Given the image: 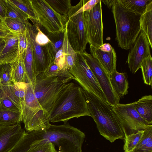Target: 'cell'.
<instances>
[{
    "label": "cell",
    "instance_id": "cell-1",
    "mask_svg": "<svg viewBox=\"0 0 152 152\" xmlns=\"http://www.w3.org/2000/svg\"><path fill=\"white\" fill-rule=\"evenodd\" d=\"M85 137L84 132L68 122L60 125L50 124L47 128L26 132L12 152H27L33 143L41 140L48 141L58 147V152H82Z\"/></svg>",
    "mask_w": 152,
    "mask_h": 152
},
{
    "label": "cell",
    "instance_id": "cell-2",
    "mask_svg": "<svg viewBox=\"0 0 152 152\" xmlns=\"http://www.w3.org/2000/svg\"><path fill=\"white\" fill-rule=\"evenodd\" d=\"M49 114L50 121L52 123L91 116L83 89L74 83H66Z\"/></svg>",
    "mask_w": 152,
    "mask_h": 152
},
{
    "label": "cell",
    "instance_id": "cell-3",
    "mask_svg": "<svg viewBox=\"0 0 152 152\" xmlns=\"http://www.w3.org/2000/svg\"><path fill=\"white\" fill-rule=\"evenodd\" d=\"M83 90L91 116L100 134L111 142L118 139H124V131L113 107L107 102Z\"/></svg>",
    "mask_w": 152,
    "mask_h": 152
},
{
    "label": "cell",
    "instance_id": "cell-4",
    "mask_svg": "<svg viewBox=\"0 0 152 152\" xmlns=\"http://www.w3.org/2000/svg\"><path fill=\"white\" fill-rule=\"evenodd\" d=\"M116 26V39L119 47L128 50L141 31V15L124 8L118 1L112 7Z\"/></svg>",
    "mask_w": 152,
    "mask_h": 152
},
{
    "label": "cell",
    "instance_id": "cell-5",
    "mask_svg": "<svg viewBox=\"0 0 152 152\" xmlns=\"http://www.w3.org/2000/svg\"><path fill=\"white\" fill-rule=\"evenodd\" d=\"M22 111L23 121L28 132L45 129L50 124L49 114L36 97L32 82L26 83Z\"/></svg>",
    "mask_w": 152,
    "mask_h": 152
},
{
    "label": "cell",
    "instance_id": "cell-6",
    "mask_svg": "<svg viewBox=\"0 0 152 152\" xmlns=\"http://www.w3.org/2000/svg\"><path fill=\"white\" fill-rule=\"evenodd\" d=\"M40 27L47 37L54 36L63 33L68 16L56 12L46 0H30Z\"/></svg>",
    "mask_w": 152,
    "mask_h": 152
},
{
    "label": "cell",
    "instance_id": "cell-7",
    "mask_svg": "<svg viewBox=\"0 0 152 152\" xmlns=\"http://www.w3.org/2000/svg\"><path fill=\"white\" fill-rule=\"evenodd\" d=\"M32 83L37 99L43 109L49 113L66 83L57 77H46L39 74Z\"/></svg>",
    "mask_w": 152,
    "mask_h": 152
},
{
    "label": "cell",
    "instance_id": "cell-8",
    "mask_svg": "<svg viewBox=\"0 0 152 152\" xmlns=\"http://www.w3.org/2000/svg\"><path fill=\"white\" fill-rule=\"evenodd\" d=\"M82 3L81 0L76 5L71 6L67 13L68 20L66 23L69 44L76 53H80L86 50L88 43L84 26L83 12H79Z\"/></svg>",
    "mask_w": 152,
    "mask_h": 152
},
{
    "label": "cell",
    "instance_id": "cell-9",
    "mask_svg": "<svg viewBox=\"0 0 152 152\" xmlns=\"http://www.w3.org/2000/svg\"><path fill=\"white\" fill-rule=\"evenodd\" d=\"M69 71L83 89L107 102L104 93L82 53H77L74 66Z\"/></svg>",
    "mask_w": 152,
    "mask_h": 152
},
{
    "label": "cell",
    "instance_id": "cell-10",
    "mask_svg": "<svg viewBox=\"0 0 152 152\" xmlns=\"http://www.w3.org/2000/svg\"><path fill=\"white\" fill-rule=\"evenodd\" d=\"M134 102L118 103L113 107L122 126L125 137L144 130L149 125L139 114L134 107Z\"/></svg>",
    "mask_w": 152,
    "mask_h": 152
},
{
    "label": "cell",
    "instance_id": "cell-11",
    "mask_svg": "<svg viewBox=\"0 0 152 152\" xmlns=\"http://www.w3.org/2000/svg\"><path fill=\"white\" fill-rule=\"evenodd\" d=\"M85 32L89 44L99 47L103 44L101 0L91 10L83 12Z\"/></svg>",
    "mask_w": 152,
    "mask_h": 152
},
{
    "label": "cell",
    "instance_id": "cell-12",
    "mask_svg": "<svg viewBox=\"0 0 152 152\" xmlns=\"http://www.w3.org/2000/svg\"><path fill=\"white\" fill-rule=\"evenodd\" d=\"M82 54L104 93L107 102L112 107L119 103L120 98L115 94L112 87L110 75L98 61L91 54L87 53L86 50Z\"/></svg>",
    "mask_w": 152,
    "mask_h": 152
},
{
    "label": "cell",
    "instance_id": "cell-13",
    "mask_svg": "<svg viewBox=\"0 0 152 152\" xmlns=\"http://www.w3.org/2000/svg\"><path fill=\"white\" fill-rule=\"evenodd\" d=\"M26 30L30 39L34 57V64L36 76L42 74L53 61L48 45L41 46L35 40L37 31L36 26L32 25L28 20L26 22Z\"/></svg>",
    "mask_w": 152,
    "mask_h": 152
},
{
    "label": "cell",
    "instance_id": "cell-14",
    "mask_svg": "<svg viewBox=\"0 0 152 152\" xmlns=\"http://www.w3.org/2000/svg\"><path fill=\"white\" fill-rule=\"evenodd\" d=\"M129 50L127 62L130 71L135 74L140 68L142 61L151 55L148 39L141 30Z\"/></svg>",
    "mask_w": 152,
    "mask_h": 152
},
{
    "label": "cell",
    "instance_id": "cell-15",
    "mask_svg": "<svg viewBox=\"0 0 152 152\" xmlns=\"http://www.w3.org/2000/svg\"><path fill=\"white\" fill-rule=\"evenodd\" d=\"M26 133L20 123L11 126H0V152H11Z\"/></svg>",
    "mask_w": 152,
    "mask_h": 152
},
{
    "label": "cell",
    "instance_id": "cell-16",
    "mask_svg": "<svg viewBox=\"0 0 152 152\" xmlns=\"http://www.w3.org/2000/svg\"><path fill=\"white\" fill-rule=\"evenodd\" d=\"M89 46L91 54L98 61L110 75L116 70V53L110 44H103L99 47L89 44Z\"/></svg>",
    "mask_w": 152,
    "mask_h": 152
},
{
    "label": "cell",
    "instance_id": "cell-17",
    "mask_svg": "<svg viewBox=\"0 0 152 152\" xmlns=\"http://www.w3.org/2000/svg\"><path fill=\"white\" fill-rule=\"evenodd\" d=\"M5 46L0 55V64H11L18 55V34L11 32L4 38Z\"/></svg>",
    "mask_w": 152,
    "mask_h": 152
},
{
    "label": "cell",
    "instance_id": "cell-18",
    "mask_svg": "<svg viewBox=\"0 0 152 152\" xmlns=\"http://www.w3.org/2000/svg\"><path fill=\"white\" fill-rule=\"evenodd\" d=\"M26 85V83L22 82L12 83L8 85L0 84V90L22 111Z\"/></svg>",
    "mask_w": 152,
    "mask_h": 152
},
{
    "label": "cell",
    "instance_id": "cell-19",
    "mask_svg": "<svg viewBox=\"0 0 152 152\" xmlns=\"http://www.w3.org/2000/svg\"><path fill=\"white\" fill-rule=\"evenodd\" d=\"M110 79L114 92L119 98L127 94L129 83L125 73L116 70L110 75Z\"/></svg>",
    "mask_w": 152,
    "mask_h": 152
},
{
    "label": "cell",
    "instance_id": "cell-20",
    "mask_svg": "<svg viewBox=\"0 0 152 152\" xmlns=\"http://www.w3.org/2000/svg\"><path fill=\"white\" fill-rule=\"evenodd\" d=\"M134 107L140 116L149 124H152V96L145 95L134 102Z\"/></svg>",
    "mask_w": 152,
    "mask_h": 152
},
{
    "label": "cell",
    "instance_id": "cell-21",
    "mask_svg": "<svg viewBox=\"0 0 152 152\" xmlns=\"http://www.w3.org/2000/svg\"><path fill=\"white\" fill-rule=\"evenodd\" d=\"M24 56H18L16 59L10 64L12 83H29L24 63Z\"/></svg>",
    "mask_w": 152,
    "mask_h": 152
},
{
    "label": "cell",
    "instance_id": "cell-22",
    "mask_svg": "<svg viewBox=\"0 0 152 152\" xmlns=\"http://www.w3.org/2000/svg\"><path fill=\"white\" fill-rule=\"evenodd\" d=\"M27 47L24 58V63L27 76L29 83L34 82L36 75L34 64V57L30 39L26 30Z\"/></svg>",
    "mask_w": 152,
    "mask_h": 152
},
{
    "label": "cell",
    "instance_id": "cell-23",
    "mask_svg": "<svg viewBox=\"0 0 152 152\" xmlns=\"http://www.w3.org/2000/svg\"><path fill=\"white\" fill-rule=\"evenodd\" d=\"M141 29L146 35L150 48H152V1L147 6L140 19Z\"/></svg>",
    "mask_w": 152,
    "mask_h": 152
},
{
    "label": "cell",
    "instance_id": "cell-24",
    "mask_svg": "<svg viewBox=\"0 0 152 152\" xmlns=\"http://www.w3.org/2000/svg\"><path fill=\"white\" fill-rule=\"evenodd\" d=\"M23 121L22 113L11 111L0 105V126H11Z\"/></svg>",
    "mask_w": 152,
    "mask_h": 152
},
{
    "label": "cell",
    "instance_id": "cell-25",
    "mask_svg": "<svg viewBox=\"0 0 152 152\" xmlns=\"http://www.w3.org/2000/svg\"><path fill=\"white\" fill-rule=\"evenodd\" d=\"M133 152H152V125L144 130L142 136Z\"/></svg>",
    "mask_w": 152,
    "mask_h": 152
},
{
    "label": "cell",
    "instance_id": "cell-26",
    "mask_svg": "<svg viewBox=\"0 0 152 152\" xmlns=\"http://www.w3.org/2000/svg\"><path fill=\"white\" fill-rule=\"evenodd\" d=\"M152 0H118L125 8L136 14L141 15L145 12Z\"/></svg>",
    "mask_w": 152,
    "mask_h": 152
},
{
    "label": "cell",
    "instance_id": "cell-27",
    "mask_svg": "<svg viewBox=\"0 0 152 152\" xmlns=\"http://www.w3.org/2000/svg\"><path fill=\"white\" fill-rule=\"evenodd\" d=\"M7 9L6 18H10L19 20L26 23L29 19L28 16L21 10L10 0H6Z\"/></svg>",
    "mask_w": 152,
    "mask_h": 152
},
{
    "label": "cell",
    "instance_id": "cell-28",
    "mask_svg": "<svg viewBox=\"0 0 152 152\" xmlns=\"http://www.w3.org/2000/svg\"><path fill=\"white\" fill-rule=\"evenodd\" d=\"M10 1L28 16L29 19L32 22L34 25H39L32 8L30 0H10Z\"/></svg>",
    "mask_w": 152,
    "mask_h": 152
},
{
    "label": "cell",
    "instance_id": "cell-29",
    "mask_svg": "<svg viewBox=\"0 0 152 152\" xmlns=\"http://www.w3.org/2000/svg\"><path fill=\"white\" fill-rule=\"evenodd\" d=\"M141 68L144 83L148 85H152V58L151 55L142 62Z\"/></svg>",
    "mask_w": 152,
    "mask_h": 152
},
{
    "label": "cell",
    "instance_id": "cell-30",
    "mask_svg": "<svg viewBox=\"0 0 152 152\" xmlns=\"http://www.w3.org/2000/svg\"><path fill=\"white\" fill-rule=\"evenodd\" d=\"M27 152H58L55 145L48 141L41 140L33 143Z\"/></svg>",
    "mask_w": 152,
    "mask_h": 152
},
{
    "label": "cell",
    "instance_id": "cell-31",
    "mask_svg": "<svg viewBox=\"0 0 152 152\" xmlns=\"http://www.w3.org/2000/svg\"><path fill=\"white\" fill-rule=\"evenodd\" d=\"M57 13L67 16L68 12L72 6L70 0H46Z\"/></svg>",
    "mask_w": 152,
    "mask_h": 152
},
{
    "label": "cell",
    "instance_id": "cell-32",
    "mask_svg": "<svg viewBox=\"0 0 152 152\" xmlns=\"http://www.w3.org/2000/svg\"><path fill=\"white\" fill-rule=\"evenodd\" d=\"M144 130L125 137L124 150L125 152L132 151L143 135Z\"/></svg>",
    "mask_w": 152,
    "mask_h": 152
},
{
    "label": "cell",
    "instance_id": "cell-33",
    "mask_svg": "<svg viewBox=\"0 0 152 152\" xmlns=\"http://www.w3.org/2000/svg\"><path fill=\"white\" fill-rule=\"evenodd\" d=\"M7 26L11 32L18 34L26 32V23L14 19L6 18L4 19Z\"/></svg>",
    "mask_w": 152,
    "mask_h": 152
},
{
    "label": "cell",
    "instance_id": "cell-34",
    "mask_svg": "<svg viewBox=\"0 0 152 152\" xmlns=\"http://www.w3.org/2000/svg\"><path fill=\"white\" fill-rule=\"evenodd\" d=\"M64 36V32L54 36L48 37L50 40L48 44L51 55L54 60L56 54L62 46Z\"/></svg>",
    "mask_w": 152,
    "mask_h": 152
},
{
    "label": "cell",
    "instance_id": "cell-35",
    "mask_svg": "<svg viewBox=\"0 0 152 152\" xmlns=\"http://www.w3.org/2000/svg\"><path fill=\"white\" fill-rule=\"evenodd\" d=\"M12 83L10 64H0V84L8 85Z\"/></svg>",
    "mask_w": 152,
    "mask_h": 152
},
{
    "label": "cell",
    "instance_id": "cell-36",
    "mask_svg": "<svg viewBox=\"0 0 152 152\" xmlns=\"http://www.w3.org/2000/svg\"><path fill=\"white\" fill-rule=\"evenodd\" d=\"M0 105L7 109L16 112L22 110L0 90Z\"/></svg>",
    "mask_w": 152,
    "mask_h": 152
},
{
    "label": "cell",
    "instance_id": "cell-37",
    "mask_svg": "<svg viewBox=\"0 0 152 152\" xmlns=\"http://www.w3.org/2000/svg\"><path fill=\"white\" fill-rule=\"evenodd\" d=\"M40 74L46 77H57L60 78L62 76V72L61 69L53 62L46 70Z\"/></svg>",
    "mask_w": 152,
    "mask_h": 152
},
{
    "label": "cell",
    "instance_id": "cell-38",
    "mask_svg": "<svg viewBox=\"0 0 152 152\" xmlns=\"http://www.w3.org/2000/svg\"><path fill=\"white\" fill-rule=\"evenodd\" d=\"M26 32L18 34V56H25L27 47Z\"/></svg>",
    "mask_w": 152,
    "mask_h": 152
},
{
    "label": "cell",
    "instance_id": "cell-39",
    "mask_svg": "<svg viewBox=\"0 0 152 152\" xmlns=\"http://www.w3.org/2000/svg\"><path fill=\"white\" fill-rule=\"evenodd\" d=\"M35 25L37 28V31L35 37L36 42L41 46H45L48 44L50 40L40 29V26L38 25Z\"/></svg>",
    "mask_w": 152,
    "mask_h": 152
},
{
    "label": "cell",
    "instance_id": "cell-40",
    "mask_svg": "<svg viewBox=\"0 0 152 152\" xmlns=\"http://www.w3.org/2000/svg\"><path fill=\"white\" fill-rule=\"evenodd\" d=\"M11 33L6 25L4 19L0 15V37L5 38Z\"/></svg>",
    "mask_w": 152,
    "mask_h": 152
},
{
    "label": "cell",
    "instance_id": "cell-41",
    "mask_svg": "<svg viewBox=\"0 0 152 152\" xmlns=\"http://www.w3.org/2000/svg\"><path fill=\"white\" fill-rule=\"evenodd\" d=\"M100 1V0H85L83 5L81 7L82 12L92 9Z\"/></svg>",
    "mask_w": 152,
    "mask_h": 152
},
{
    "label": "cell",
    "instance_id": "cell-42",
    "mask_svg": "<svg viewBox=\"0 0 152 152\" xmlns=\"http://www.w3.org/2000/svg\"><path fill=\"white\" fill-rule=\"evenodd\" d=\"M6 0H0V15L5 19L6 17Z\"/></svg>",
    "mask_w": 152,
    "mask_h": 152
},
{
    "label": "cell",
    "instance_id": "cell-43",
    "mask_svg": "<svg viewBox=\"0 0 152 152\" xmlns=\"http://www.w3.org/2000/svg\"><path fill=\"white\" fill-rule=\"evenodd\" d=\"M118 0H101L102 2H103L109 8H112L113 5Z\"/></svg>",
    "mask_w": 152,
    "mask_h": 152
},
{
    "label": "cell",
    "instance_id": "cell-44",
    "mask_svg": "<svg viewBox=\"0 0 152 152\" xmlns=\"http://www.w3.org/2000/svg\"><path fill=\"white\" fill-rule=\"evenodd\" d=\"M6 44L4 38L0 37V55Z\"/></svg>",
    "mask_w": 152,
    "mask_h": 152
},
{
    "label": "cell",
    "instance_id": "cell-45",
    "mask_svg": "<svg viewBox=\"0 0 152 152\" xmlns=\"http://www.w3.org/2000/svg\"><path fill=\"white\" fill-rule=\"evenodd\" d=\"M133 152L132 151H130V152Z\"/></svg>",
    "mask_w": 152,
    "mask_h": 152
}]
</instances>
